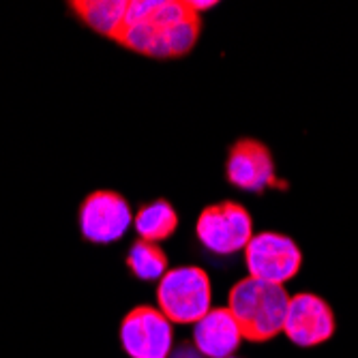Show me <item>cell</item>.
<instances>
[{
    "mask_svg": "<svg viewBox=\"0 0 358 358\" xmlns=\"http://www.w3.org/2000/svg\"><path fill=\"white\" fill-rule=\"evenodd\" d=\"M202 32V17L189 0H127L114 43L148 58H182Z\"/></svg>",
    "mask_w": 358,
    "mask_h": 358,
    "instance_id": "obj_1",
    "label": "cell"
},
{
    "mask_svg": "<svg viewBox=\"0 0 358 358\" xmlns=\"http://www.w3.org/2000/svg\"><path fill=\"white\" fill-rule=\"evenodd\" d=\"M289 294L283 285L253 277L241 279L227 296V309L234 315L241 335L247 341L264 343L283 331Z\"/></svg>",
    "mask_w": 358,
    "mask_h": 358,
    "instance_id": "obj_2",
    "label": "cell"
},
{
    "mask_svg": "<svg viewBox=\"0 0 358 358\" xmlns=\"http://www.w3.org/2000/svg\"><path fill=\"white\" fill-rule=\"evenodd\" d=\"M210 277L200 266H176L159 279L157 309L172 324H195L213 307Z\"/></svg>",
    "mask_w": 358,
    "mask_h": 358,
    "instance_id": "obj_3",
    "label": "cell"
},
{
    "mask_svg": "<svg viewBox=\"0 0 358 358\" xmlns=\"http://www.w3.org/2000/svg\"><path fill=\"white\" fill-rule=\"evenodd\" d=\"M195 236L208 251L217 255H232L249 245L253 236V219L238 202H217L200 213L195 223Z\"/></svg>",
    "mask_w": 358,
    "mask_h": 358,
    "instance_id": "obj_4",
    "label": "cell"
},
{
    "mask_svg": "<svg viewBox=\"0 0 358 358\" xmlns=\"http://www.w3.org/2000/svg\"><path fill=\"white\" fill-rule=\"evenodd\" d=\"M245 264L249 277L283 285L294 279L303 266V253L299 245L281 232L253 234L245 247Z\"/></svg>",
    "mask_w": 358,
    "mask_h": 358,
    "instance_id": "obj_5",
    "label": "cell"
},
{
    "mask_svg": "<svg viewBox=\"0 0 358 358\" xmlns=\"http://www.w3.org/2000/svg\"><path fill=\"white\" fill-rule=\"evenodd\" d=\"M78 223L82 238L94 245H112L124 236L134 223L131 206L124 195L110 189L88 193L80 204Z\"/></svg>",
    "mask_w": 358,
    "mask_h": 358,
    "instance_id": "obj_6",
    "label": "cell"
},
{
    "mask_svg": "<svg viewBox=\"0 0 358 358\" xmlns=\"http://www.w3.org/2000/svg\"><path fill=\"white\" fill-rule=\"evenodd\" d=\"M118 337L129 358H168L174 343L172 322L150 305L129 311L120 322Z\"/></svg>",
    "mask_w": 358,
    "mask_h": 358,
    "instance_id": "obj_7",
    "label": "cell"
},
{
    "mask_svg": "<svg viewBox=\"0 0 358 358\" xmlns=\"http://www.w3.org/2000/svg\"><path fill=\"white\" fill-rule=\"evenodd\" d=\"M281 333L299 348L322 345L335 335V313L317 294L301 292L289 296Z\"/></svg>",
    "mask_w": 358,
    "mask_h": 358,
    "instance_id": "obj_8",
    "label": "cell"
},
{
    "mask_svg": "<svg viewBox=\"0 0 358 358\" xmlns=\"http://www.w3.org/2000/svg\"><path fill=\"white\" fill-rule=\"evenodd\" d=\"M227 182L236 189L264 193L277 185V168L271 148L253 138H243L232 144L225 161Z\"/></svg>",
    "mask_w": 358,
    "mask_h": 358,
    "instance_id": "obj_9",
    "label": "cell"
},
{
    "mask_svg": "<svg viewBox=\"0 0 358 358\" xmlns=\"http://www.w3.org/2000/svg\"><path fill=\"white\" fill-rule=\"evenodd\" d=\"M241 341V329L227 307L210 309L193 327V345L204 358H230Z\"/></svg>",
    "mask_w": 358,
    "mask_h": 358,
    "instance_id": "obj_10",
    "label": "cell"
},
{
    "mask_svg": "<svg viewBox=\"0 0 358 358\" xmlns=\"http://www.w3.org/2000/svg\"><path fill=\"white\" fill-rule=\"evenodd\" d=\"M124 9L127 0H73L69 3V11L84 26L112 41L120 28Z\"/></svg>",
    "mask_w": 358,
    "mask_h": 358,
    "instance_id": "obj_11",
    "label": "cell"
},
{
    "mask_svg": "<svg viewBox=\"0 0 358 358\" xmlns=\"http://www.w3.org/2000/svg\"><path fill=\"white\" fill-rule=\"evenodd\" d=\"M134 225H136V232L142 241L148 243H161L170 238L176 227H178V213L176 208L164 200H152L148 204H142L134 217Z\"/></svg>",
    "mask_w": 358,
    "mask_h": 358,
    "instance_id": "obj_12",
    "label": "cell"
},
{
    "mask_svg": "<svg viewBox=\"0 0 358 358\" xmlns=\"http://www.w3.org/2000/svg\"><path fill=\"white\" fill-rule=\"evenodd\" d=\"M124 264L129 271H131V275L140 281H159L168 273L170 259H168L166 251L157 243L138 238L131 245V249H129Z\"/></svg>",
    "mask_w": 358,
    "mask_h": 358,
    "instance_id": "obj_13",
    "label": "cell"
},
{
    "mask_svg": "<svg viewBox=\"0 0 358 358\" xmlns=\"http://www.w3.org/2000/svg\"><path fill=\"white\" fill-rule=\"evenodd\" d=\"M168 358H204L198 350H195V345H187L182 343L176 352H170Z\"/></svg>",
    "mask_w": 358,
    "mask_h": 358,
    "instance_id": "obj_14",
    "label": "cell"
},
{
    "mask_svg": "<svg viewBox=\"0 0 358 358\" xmlns=\"http://www.w3.org/2000/svg\"><path fill=\"white\" fill-rule=\"evenodd\" d=\"M189 7H191L195 13H200V11H206V9L217 7V3H195V0H189Z\"/></svg>",
    "mask_w": 358,
    "mask_h": 358,
    "instance_id": "obj_15",
    "label": "cell"
},
{
    "mask_svg": "<svg viewBox=\"0 0 358 358\" xmlns=\"http://www.w3.org/2000/svg\"><path fill=\"white\" fill-rule=\"evenodd\" d=\"M230 358H236V356H230Z\"/></svg>",
    "mask_w": 358,
    "mask_h": 358,
    "instance_id": "obj_16",
    "label": "cell"
}]
</instances>
